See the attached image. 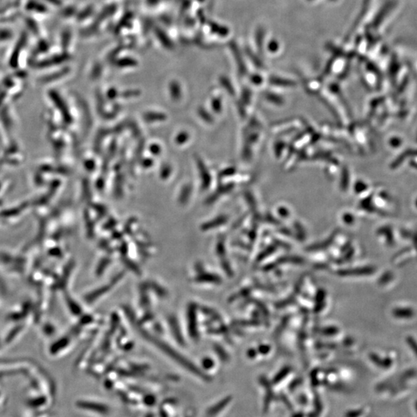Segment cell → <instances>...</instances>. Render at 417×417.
<instances>
[{"label":"cell","mask_w":417,"mask_h":417,"mask_svg":"<svg viewBox=\"0 0 417 417\" xmlns=\"http://www.w3.org/2000/svg\"><path fill=\"white\" fill-rule=\"evenodd\" d=\"M158 36H159V37H164V36H165V34H164V33H162V31H159V33H158ZM159 39H160V40H161V39H162H162H164L163 44L165 45V46H166V47L170 46V45H171L170 41L169 40V39H168V38H166V37L159 38Z\"/></svg>","instance_id":"cell-1"}]
</instances>
